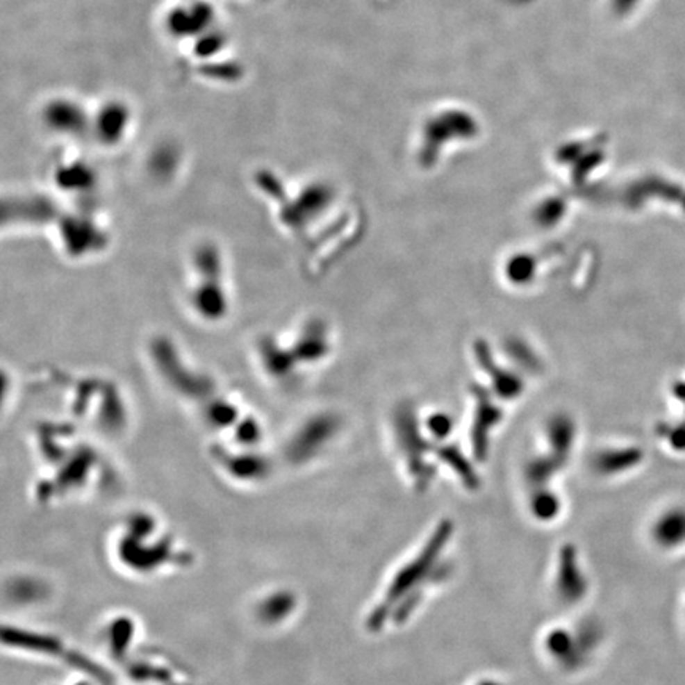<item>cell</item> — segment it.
Listing matches in <instances>:
<instances>
[{
    "label": "cell",
    "instance_id": "cell-1",
    "mask_svg": "<svg viewBox=\"0 0 685 685\" xmlns=\"http://www.w3.org/2000/svg\"><path fill=\"white\" fill-rule=\"evenodd\" d=\"M183 299L189 314L200 322L217 324L230 314L229 270L217 246L201 245L189 256Z\"/></svg>",
    "mask_w": 685,
    "mask_h": 685
}]
</instances>
